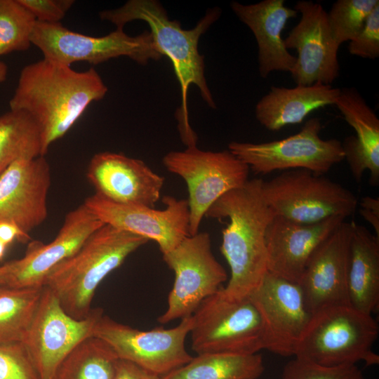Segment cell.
<instances>
[{
    "label": "cell",
    "mask_w": 379,
    "mask_h": 379,
    "mask_svg": "<svg viewBox=\"0 0 379 379\" xmlns=\"http://www.w3.org/2000/svg\"><path fill=\"white\" fill-rule=\"evenodd\" d=\"M107 90L93 67L78 72L43 58L22 69L9 107L27 112L38 124L45 156L50 145L69 131L91 103L103 99Z\"/></svg>",
    "instance_id": "cell-1"
},
{
    "label": "cell",
    "mask_w": 379,
    "mask_h": 379,
    "mask_svg": "<svg viewBox=\"0 0 379 379\" xmlns=\"http://www.w3.org/2000/svg\"><path fill=\"white\" fill-rule=\"evenodd\" d=\"M218 7L208 8L196 26L183 29L179 21L171 20L157 0H129L123 6L100 12L101 20L124 29L128 22L142 20L150 28L159 51L172 62L181 90V105L175 113L180 139L187 147L197 145V135L192 128L187 109V93L190 85H196L202 99L212 109H216L212 93L204 74V55L198 51L200 37L221 15Z\"/></svg>",
    "instance_id": "cell-2"
},
{
    "label": "cell",
    "mask_w": 379,
    "mask_h": 379,
    "mask_svg": "<svg viewBox=\"0 0 379 379\" xmlns=\"http://www.w3.org/2000/svg\"><path fill=\"white\" fill-rule=\"evenodd\" d=\"M262 179L248 180L220 197L206 214L228 219L222 231L220 251L230 268V278L222 290L232 299L248 298L267 272L265 233L275 213L262 196Z\"/></svg>",
    "instance_id": "cell-3"
},
{
    "label": "cell",
    "mask_w": 379,
    "mask_h": 379,
    "mask_svg": "<svg viewBox=\"0 0 379 379\" xmlns=\"http://www.w3.org/2000/svg\"><path fill=\"white\" fill-rule=\"evenodd\" d=\"M147 241L104 224L48 274L44 286L51 290L67 314L84 319L92 310L91 302L100 282Z\"/></svg>",
    "instance_id": "cell-4"
},
{
    "label": "cell",
    "mask_w": 379,
    "mask_h": 379,
    "mask_svg": "<svg viewBox=\"0 0 379 379\" xmlns=\"http://www.w3.org/2000/svg\"><path fill=\"white\" fill-rule=\"evenodd\" d=\"M378 332V325L371 314L349 305L327 307L312 314L294 357L325 366L358 362L377 365L379 356L373 346Z\"/></svg>",
    "instance_id": "cell-5"
},
{
    "label": "cell",
    "mask_w": 379,
    "mask_h": 379,
    "mask_svg": "<svg viewBox=\"0 0 379 379\" xmlns=\"http://www.w3.org/2000/svg\"><path fill=\"white\" fill-rule=\"evenodd\" d=\"M262 196L275 215L300 223H314L354 213L358 201L350 190L305 169L282 172L262 183Z\"/></svg>",
    "instance_id": "cell-6"
},
{
    "label": "cell",
    "mask_w": 379,
    "mask_h": 379,
    "mask_svg": "<svg viewBox=\"0 0 379 379\" xmlns=\"http://www.w3.org/2000/svg\"><path fill=\"white\" fill-rule=\"evenodd\" d=\"M222 288L205 299L192 315V349L197 354L258 353L264 349V343L256 308L249 298L227 297Z\"/></svg>",
    "instance_id": "cell-7"
},
{
    "label": "cell",
    "mask_w": 379,
    "mask_h": 379,
    "mask_svg": "<svg viewBox=\"0 0 379 379\" xmlns=\"http://www.w3.org/2000/svg\"><path fill=\"white\" fill-rule=\"evenodd\" d=\"M162 163L187 184L190 235L199 232L203 218L220 197L248 180V166L229 149L212 152L188 147L167 153Z\"/></svg>",
    "instance_id": "cell-8"
},
{
    "label": "cell",
    "mask_w": 379,
    "mask_h": 379,
    "mask_svg": "<svg viewBox=\"0 0 379 379\" xmlns=\"http://www.w3.org/2000/svg\"><path fill=\"white\" fill-rule=\"evenodd\" d=\"M31 44L41 51L44 58L69 66L76 62L96 65L121 56L146 65L149 60L163 57L147 30L132 36L116 28L105 36H92L69 30L60 22L36 21Z\"/></svg>",
    "instance_id": "cell-9"
},
{
    "label": "cell",
    "mask_w": 379,
    "mask_h": 379,
    "mask_svg": "<svg viewBox=\"0 0 379 379\" xmlns=\"http://www.w3.org/2000/svg\"><path fill=\"white\" fill-rule=\"evenodd\" d=\"M319 118L307 121L300 131L286 138L253 143L233 141L228 149L256 174L305 169L324 175L345 159L342 142L320 136Z\"/></svg>",
    "instance_id": "cell-10"
},
{
    "label": "cell",
    "mask_w": 379,
    "mask_h": 379,
    "mask_svg": "<svg viewBox=\"0 0 379 379\" xmlns=\"http://www.w3.org/2000/svg\"><path fill=\"white\" fill-rule=\"evenodd\" d=\"M162 257L174 272L175 281L168 296L166 310L157 319L160 324L192 316L227 279L225 268L212 252L207 232L187 236Z\"/></svg>",
    "instance_id": "cell-11"
},
{
    "label": "cell",
    "mask_w": 379,
    "mask_h": 379,
    "mask_svg": "<svg viewBox=\"0 0 379 379\" xmlns=\"http://www.w3.org/2000/svg\"><path fill=\"white\" fill-rule=\"evenodd\" d=\"M192 326V317L190 316L171 328L142 331L102 314L95 326L93 336L108 343L119 359L163 376L193 357L185 345Z\"/></svg>",
    "instance_id": "cell-12"
},
{
    "label": "cell",
    "mask_w": 379,
    "mask_h": 379,
    "mask_svg": "<svg viewBox=\"0 0 379 379\" xmlns=\"http://www.w3.org/2000/svg\"><path fill=\"white\" fill-rule=\"evenodd\" d=\"M102 314V309H92L87 317L76 319L65 312L51 290L43 287L22 341L39 379L53 378L63 359L84 340L93 336Z\"/></svg>",
    "instance_id": "cell-13"
},
{
    "label": "cell",
    "mask_w": 379,
    "mask_h": 379,
    "mask_svg": "<svg viewBox=\"0 0 379 379\" xmlns=\"http://www.w3.org/2000/svg\"><path fill=\"white\" fill-rule=\"evenodd\" d=\"M248 298L260 317L264 349L293 357L312 316L300 285L267 272Z\"/></svg>",
    "instance_id": "cell-14"
},
{
    "label": "cell",
    "mask_w": 379,
    "mask_h": 379,
    "mask_svg": "<svg viewBox=\"0 0 379 379\" xmlns=\"http://www.w3.org/2000/svg\"><path fill=\"white\" fill-rule=\"evenodd\" d=\"M164 209L121 204L95 194L84 204L103 224L134 234L159 246L162 254L175 248L189 233V208L187 199L164 196Z\"/></svg>",
    "instance_id": "cell-15"
},
{
    "label": "cell",
    "mask_w": 379,
    "mask_h": 379,
    "mask_svg": "<svg viewBox=\"0 0 379 379\" xmlns=\"http://www.w3.org/2000/svg\"><path fill=\"white\" fill-rule=\"evenodd\" d=\"M293 8L300 13V19L284 39L287 49L298 53L291 77L299 86L331 85L340 76L339 46L333 37L327 12L312 1H298Z\"/></svg>",
    "instance_id": "cell-16"
},
{
    "label": "cell",
    "mask_w": 379,
    "mask_h": 379,
    "mask_svg": "<svg viewBox=\"0 0 379 379\" xmlns=\"http://www.w3.org/2000/svg\"><path fill=\"white\" fill-rule=\"evenodd\" d=\"M103 225L83 203L67 213L52 241L47 244L34 242L22 258L9 262L11 270L6 286L43 287L48 274L74 255Z\"/></svg>",
    "instance_id": "cell-17"
},
{
    "label": "cell",
    "mask_w": 379,
    "mask_h": 379,
    "mask_svg": "<svg viewBox=\"0 0 379 379\" xmlns=\"http://www.w3.org/2000/svg\"><path fill=\"white\" fill-rule=\"evenodd\" d=\"M51 169L45 156L22 158L0 174V222L28 234L47 218Z\"/></svg>",
    "instance_id": "cell-18"
},
{
    "label": "cell",
    "mask_w": 379,
    "mask_h": 379,
    "mask_svg": "<svg viewBox=\"0 0 379 379\" xmlns=\"http://www.w3.org/2000/svg\"><path fill=\"white\" fill-rule=\"evenodd\" d=\"M86 175L95 194L121 204L154 208L164 184V178L142 160L111 152L94 154Z\"/></svg>",
    "instance_id": "cell-19"
},
{
    "label": "cell",
    "mask_w": 379,
    "mask_h": 379,
    "mask_svg": "<svg viewBox=\"0 0 379 379\" xmlns=\"http://www.w3.org/2000/svg\"><path fill=\"white\" fill-rule=\"evenodd\" d=\"M351 230V222L343 221L319 245L307 263L298 284L312 314L327 307L349 305Z\"/></svg>",
    "instance_id": "cell-20"
},
{
    "label": "cell",
    "mask_w": 379,
    "mask_h": 379,
    "mask_svg": "<svg viewBox=\"0 0 379 379\" xmlns=\"http://www.w3.org/2000/svg\"><path fill=\"white\" fill-rule=\"evenodd\" d=\"M345 220L334 216L305 224L275 215L265 233L267 272L298 284L313 252Z\"/></svg>",
    "instance_id": "cell-21"
},
{
    "label": "cell",
    "mask_w": 379,
    "mask_h": 379,
    "mask_svg": "<svg viewBox=\"0 0 379 379\" xmlns=\"http://www.w3.org/2000/svg\"><path fill=\"white\" fill-rule=\"evenodd\" d=\"M230 7L255 36L260 77L265 79L274 71L290 72L296 57L286 48L281 33L288 20L297 15V11L285 6L284 0H263L251 4L234 1Z\"/></svg>",
    "instance_id": "cell-22"
},
{
    "label": "cell",
    "mask_w": 379,
    "mask_h": 379,
    "mask_svg": "<svg viewBox=\"0 0 379 379\" xmlns=\"http://www.w3.org/2000/svg\"><path fill=\"white\" fill-rule=\"evenodd\" d=\"M335 105L356 135L342 142L345 159L354 180L359 182L365 171L370 173L369 184L379 183V119L354 87L340 88Z\"/></svg>",
    "instance_id": "cell-23"
},
{
    "label": "cell",
    "mask_w": 379,
    "mask_h": 379,
    "mask_svg": "<svg viewBox=\"0 0 379 379\" xmlns=\"http://www.w3.org/2000/svg\"><path fill=\"white\" fill-rule=\"evenodd\" d=\"M340 88L317 83L293 88L272 86L257 102V121L266 129L277 131L301 123L312 112L335 105Z\"/></svg>",
    "instance_id": "cell-24"
},
{
    "label": "cell",
    "mask_w": 379,
    "mask_h": 379,
    "mask_svg": "<svg viewBox=\"0 0 379 379\" xmlns=\"http://www.w3.org/2000/svg\"><path fill=\"white\" fill-rule=\"evenodd\" d=\"M347 295L349 305L372 315L379 305V238L351 222Z\"/></svg>",
    "instance_id": "cell-25"
},
{
    "label": "cell",
    "mask_w": 379,
    "mask_h": 379,
    "mask_svg": "<svg viewBox=\"0 0 379 379\" xmlns=\"http://www.w3.org/2000/svg\"><path fill=\"white\" fill-rule=\"evenodd\" d=\"M261 354H197L162 379H257L264 372Z\"/></svg>",
    "instance_id": "cell-26"
},
{
    "label": "cell",
    "mask_w": 379,
    "mask_h": 379,
    "mask_svg": "<svg viewBox=\"0 0 379 379\" xmlns=\"http://www.w3.org/2000/svg\"><path fill=\"white\" fill-rule=\"evenodd\" d=\"M119 359L108 343L91 336L63 359L52 379H114Z\"/></svg>",
    "instance_id": "cell-27"
},
{
    "label": "cell",
    "mask_w": 379,
    "mask_h": 379,
    "mask_svg": "<svg viewBox=\"0 0 379 379\" xmlns=\"http://www.w3.org/2000/svg\"><path fill=\"white\" fill-rule=\"evenodd\" d=\"M40 156L41 135L35 121L21 110L0 115V174L18 159Z\"/></svg>",
    "instance_id": "cell-28"
},
{
    "label": "cell",
    "mask_w": 379,
    "mask_h": 379,
    "mask_svg": "<svg viewBox=\"0 0 379 379\" xmlns=\"http://www.w3.org/2000/svg\"><path fill=\"white\" fill-rule=\"evenodd\" d=\"M43 287L12 288L0 285V341L22 343Z\"/></svg>",
    "instance_id": "cell-29"
},
{
    "label": "cell",
    "mask_w": 379,
    "mask_h": 379,
    "mask_svg": "<svg viewBox=\"0 0 379 379\" xmlns=\"http://www.w3.org/2000/svg\"><path fill=\"white\" fill-rule=\"evenodd\" d=\"M36 22L19 0H0V57L27 50Z\"/></svg>",
    "instance_id": "cell-30"
},
{
    "label": "cell",
    "mask_w": 379,
    "mask_h": 379,
    "mask_svg": "<svg viewBox=\"0 0 379 379\" xmlns=\"http://www.w3.org/2000/svg\"><path fill=\"white\" fill-rule=\"evenodd\" d=\"M378 0H338L327 13L333 37L340 47L361 31Z\"/></svg>",
    "instance_id": "cell-31"
},
{
    "label": "cell",
    "mask_w": 379,
    "mask_h": 379,
    "mask_svg": "<svg viewBox=\"0 0 379 379\" xmlns=\"http://www.w3.org/2000/svg\"><path fill=\"white\" fill-rule=\"evenodd\" d=\"M356 364L325 366L293 357L284 367L281 379H364Z\"/></svg>",
    "instance_id": "cell-32"
},
{
    "label": "cell",
    "mask_w": 379,
    "mask_h": 379,
    "mask_svg": "<svg viewBox=\"0 0 379 379\" xmlns=\"http://www.w3.org/2000/svg\"><path fill=\"white\" fill-rule=\"evenodd\" d=\"M0 379H39L22 342L0 341Z\"/></svg>",
    "instance_id": "cell-33"
},
{
    "label": "cell",
    "mask_w": 379,
    "mask_h": 379,
    "mask_svg": "<svg viewBox=\"0 0 379 379\" xmlns=\"http://www.w3.org/2000/svg\"><path fill=\"white\" fill-rule=\"evenodd\" d=\"M348 51L363 58L379 57V4L371 12L359 34L349 41Z\"/></svg>",
    "instance_id": "cell-34"
},
{
    "label": "cell",
    "mask_w": 379,
    "mask_h": 379,
    "mask_svg": "<svg viewBox=\"0 0 379 379\" xmlns=\"http://www.w3.org/2000/svg\"><path fill=\"white\" fill-rule=\"evenodd\" d=\"M36 21L60 23L74 4V0H19Z\"/></svg>",
    "instance_id": "cell-35"
},
{
    "label": "cell",
    "mask_w": 379,
    "mask_h": 379,
    "mask_svg": "<svg viewBox=\"0 0 379 379\" xmlns=\"http://www.w3.org/2000/svg\"><path fill=\"white\" fill-rule=\"evenodd\" d=\"M114 379H162V377L130 361L119 359Z\"/></svg>",
    "instance_id": "cell-36"
},
{
    "label": "cell",
    "mask_w": 379,
    "mask_h": 379,
    "mask_svg": "<svg viewBox=\"0 0 379 379\" xmlns=\"http://www.w3.org/2000/svg\"><path fill=\"white\" fill-rule=\"evenodd\" d=\"M360 214L373 228L379 238V199L364 197L360 201Z\"/></svg>",
    "instance_id": "cell-37"
},
{
    "label": "cell",
    "mask_w": 379,
    "mask_h": 379,
    "mask_svg": "<svg viewBox=\"0 0 379 379\" xmlns=\"http://www.w3.org/2000/svg\"><path fill=\"white\" fill-rule=\"evenodd\" d=\"M28 234L24 232L16 225L9 222H0V242L8 246L15 239L25 241Z\"/></svg>",
    "instance_id": "cell-38"
},
{
    "label": "cell",
    "mask_w": 379,
    "mask_h": 379,
    "mask_svg": "<svg viewBox=\"0 0 379 379\" xmlns=\"http://www.w3.org/2000/svg\"><path fill=\"white\" fill-rule=\"evenodd\" d=\"M10 270L11 268L9 262L0 267V285H7Z\"/></svg>",
    "instance_id": "cell-39"
},
{
    "label": "cell",
    "mask_w": 379,
    "mask_h": 379,
    "mask_svg": "<svg viewBox=\"0 0 379 379\" xmlns=\"http://www.w3.org/2000/svg\"><path fill=\"white\" fill-rule=\"evenodd\" d=\"M8 74V66L0 60V84L4 82Z\"/></svg>",
    "instance_id": "cell-40"
},
{
    "label": "cell",
    "mask_w": 379,
    "mask_h": 379,
    "mask_svg": "<svg viewBox=\"0 0 379 379\" xmlns=\"http://www.w3.org/2000/svg\"><path fill=\"white\" fill-rule=\"evenodd\" d=\"M6 246L0 242V260L2 259L5 254Z\"/></svg>",
    "instance_id": "cell-41"
},
{
    "label": "cell",
    "mask_w": 379,
    "mask_h": 379,
    "mask_svg": "<svg viewBox=\"0 0 379 379\" xmlns=\"http://www.w3.org/2000/svg\"><path fill=\"white\" fill-rule=\"evenodd\" d=\"M364 379H365V378H364Z\"/></svg>",
    "instance_id": "cell-42"
}]
</instances>
